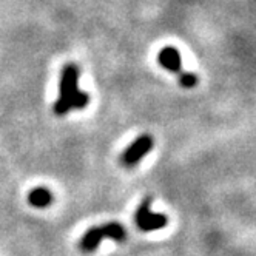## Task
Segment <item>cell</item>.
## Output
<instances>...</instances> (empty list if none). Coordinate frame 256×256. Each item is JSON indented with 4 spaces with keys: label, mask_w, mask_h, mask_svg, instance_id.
Here are the masks:
<instances>
[{
    "label": "cell",
    "mask_w": 256,
    "mask_h": 256,
    "mask_svg": "<svg viewBox=\"0 0 256 256\" xmlns=\"http://www.w3.org/2000/svg\"><path fill=\"white\" fill-rule=\"evenodd\" d=\"M126 236L125 227L119 222H108L99 227H91L80 240V248L86 253L94 252L104 238H110V240H114L118 242L124 241Z\"/></svg>",
    "instance_id": "cell-2"
},
{
    "label": "cell",
    "mask_w": 256,
    "mask_h": 256,
    "mask_svg": "<svg viewBox=\"0 0 256 256\" xmlns=\"http://www.w3.org/2000/svg\"><path fill=\"white\" fill-rule=\"evenodd\" d=\"M153 148V139L150 136H140L139 139H136L130 147L126 148V152L122 156V162L126 167L136 166V164L145 156L148 154L150 150Z\"/></svg>",
    "instance_id": "cell-4"
},
{
    "label": "cell",
    "mask_w": 256,
    "mask_h": 256,
    "mask_svg": "<svg viewBox=\"0 0 256 256\" xmlns=\"http://www.w3.org/2000/svg\"><path fill=\"white\" fill-rule=\"evenodd\" d=\"M158 60L159 64L172 71V72H180L182 71V59H180V54L176 48L173 46H166V48H162L160 52H159V56H158Z\"/></svg>",
    "instance_id": "cell-5"
},
{
    "label": "cell",
    "mask_w": 256,
    "mask_h": 256,
    "mask_svg": "<svg viewBox=\"0 0 256 256\" xmlns=\"http://www.w3.org/2000/svg\"><path fill=\"white\" fill-rule=\"evenodd\" d=\"M28 200L32 207H38V208H45L51 204L52 200V196L50 193V190L44 188V187H39V188H34L28 194Z\"/></svg>",
    "instance_id": "cell-6"
},
{
    "label": "cell",
    "mask_w": 256,
    "mask_h": 256,
    "mask_svg": "<svg viewBox=\"0 0 256 256\" xmlns=\"http://www.w3.org/2000/svg\"><path fill=\"white\" fill-rule=\"evenodd\" d=\"M179 84H180V86H184V88H193L198 84V76L193 74V72L180 71L179 72Z\"/></svg>",
    "instance_id": "cell-7"
},
{
    "label": "cell",
    "mask_w": 256,
    "mask_h": 256,
    "mask_svg": "<svg viewBox=\"0 0 256 256\" xmlns=\"http://www.w3.org/2000/svg\"><path fill=\"white\" fill-rule=\"evenodd\" d=\"M150 204L152 199L147 198L142 200V204L139 206L138 212H136V224L142 232H154V230H160L168 224V219L166 214L160 213H153L150 210Z\"/></svg>",
    "instance_id": "cell-3"
},
{
    "label": "cell",
    "mask_w": 256,
    "mask_h": 256,
    "mask_svg": "<svg viewBox=\"0 0 256 256\" xmlns=\"http://www.w3.org/2000/svg\"><path fill=\"white\" fill-rule=\"evenodd\" d=\"M90 102L85 91L79 90V68L74 64L64 66L59 82V98L54 104V113L64 116L71 110H84Z\"/></svg>",
    "instance_id": "cell-1"
}]
</instances>
